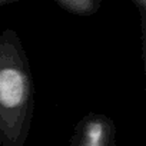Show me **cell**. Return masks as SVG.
<instances>
[{
    "label": "cell",
    "mask_w": 146,
    "mask_h": 146,
    "mask_svg": "<svg viewBox=\"0 0 146 146\" xmlns=\"http://www.w3.org/2000/svg\"><path fill=\"white\" fill-rule=\"evenodd\" d=\"M67 146H117L116 125L108 115L90 112L75 125Z\"/></svg>",
    "instance_id": "2"
},
{
    "label": "cell",
    "mask_w": 146,
    "mask_h": 146,
    "mask_svg": "<svg viewBox=\"0 0 146 146\" xmlns=\"http://www.w3.org/2000/svg\"><path fill=\"white\" fill-rule=\"evenodd\" d=\"M35 110V83L23 43L13 29L0 35V146H26Z\"/></svg>",
    "instance_id": "1"
},
{
    "label": "cell",
    "mask_w": 146,
    "mask_h": 146,
    "mask_svg": "<svg viewBox=\"0 0 146 146\" xmlns=\"http://www.w3.org/2000/svg\"><path fill=\"white\" fill-rule=\"evenodd\" d=\"M53 2L67 13L83 17L96 15L102 5V0H53Z\"/></svg>",
    "instance_id": "3"
},
{
    "label": "cell",
    "mask_w": 146,
    "mask_h": 146,
    "mask_svg": "<svg viewBox=\"0 0 146 146\" xmlns=\"http://www.w3.org/2000/svg\"><path fill=\"white\" fill-rule=\"evenodd\" d=\"M130 2L137 7L140 15V23H142V40L145 39V20H146V0H130Z\"/></svg>",
    "instance_id": "4"
},
{
    "label": "cell",
    "mask_w": 146,
    "mask_h": 146,
    "mask_svg": "<svg viewBox=\"0 0 146 146\" xmlns=\"http://www.w3.org/2000/svg\"><path fill=\"white\" fill-rule=\"evenodd\" d=\"M20 2H29V0H0V7L7 6V5H15V3H20Z\"/></svg>",
    "instance_id": "5"
}]
</instances>
